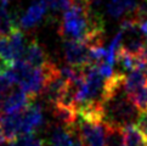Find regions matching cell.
Returning a JSON list of instances; mask_svg holds the SVG:
<instances>
[{
	"mask_svg": "<svg viewBox=\"0 0 147 146\" xmlns=\"http://www.w3.org/2000/svg\"><path fill=\"white\" fill-rule=\"evenodd\" d=\"M76 130L83 146H106L107 124L101 119L86 118L78 114Z\"/></svg>",
	"mask_w": 147,
	"mask_h": 146,
	"instance_id": "cell-1",
	"label": "cell"
},
{
	"mask_svg": "<svg viewBox=\"0 0 147 146\" xmlns=\"http://www.w3.org/2000/svg\"><path fill=\"white\" fill-rule=\"evenodd\" d=\"M91 45L83 40L67 39L63 43L65 59L68 66L84 68L89 65V54Z\"/></svg>",
	"mask_w": 147,
	"mask_h": 146,
	"instance_id": "cell-2",
	"label": "cell"
},
{
	"mask_svg": "<svg viewBox=\"0 0 147 146\" xmlns=\"http://www.w3.org/2000/svg\"><path fill=\"white\" fill-rule=\"evenodd\" d=\"M24 49L26 38L20 29L9 36H0V55L5 59L16 62L22 57Z\"/></svg>",
	"mask_w": 147,
	"mask_h": 146,
	"instance_id": "cell-3",
	"label": "cell"
},
{
	"mask_svg": "<svg viewBox=\"0 0 147 146\" xmlns=\"http://www.w3.org/2000/svg\"><path fill=\"white\" fill-rule=\"evenodd\" d=\"M22 137L24 135H34L44 124L43 107L36 102H30L22 112Z\"/></svg>",
	"mask_w": 147,
	"mask_h": 146,
	"instance_id": "cell-4",
	"label": "cell"
},
{
	"mask_svg": "<svg viewBox=\"0 0 147 146\" xmlns=\"http://www.w3.org/2000/svg\"><path fill=\"white\" fill-rule=\"evenodd\" d=\"M32 102V99L22 88H12L3 102L4 114L18 113Z\"/></svg>",
	"mask_w": 147,
	"mask_h": 146,
	"instance_id": "cell-5",
	"label": "cell"
},
{
	"mask_svg": "<svg viewBox=\"0 0 147 146\" xmlns=\"http://www.w3.org/2000/svg\"><path fill=\"white\" fill-rule=\"evenodd\" d=\"M46 12H48V6L44 3V0H35L29 5L24 14L21 16L18 21L20 27L26 30L34 28L44 18Z\"/></svg>",
	"mask_w": 147,
	"mask_h": 146,
	"instance_id": "cell-6",
	"label": "cell"
},
{
	"mask_svg": "<svg viewBox=\"0 0 147 146\" xmlns=\"http://www.w3.org/2000/svg\"><path fill=\"white\" fill-rule=\"evenodd\" d=\"M22 112V111H21ZM21 112L13 114H4L0 117V128H1L6 141L12 143L22 137V116Z\"/></svg>",
	"mask_w": 147,
	"mask_h": 146,
	"instance_id": "cell-7",
	"label": "cell"
},
{
	"mask_svg": "<svg viewBox=\"0 0 147 146\" xmlns=\"http://www.w3.org/2000/svg\"><path fill=\"white\" fill-rule=\"evenodd\" d=\"M20 60H23L26 64H28L33 67H44L50 62L48 56H46L44 48L35 39H32L26 45L23 55Z\"/></svg>",
	"mask_w": 147,
	"mask_h": 146,
	"instance_id": "cell-8",
	"label": "cell"
},
{
	"mask_svg": "<svg viewBox=\"0 0 147 146\" xmlns=\"http://www.w3.org/2000/svg\"><path fill=\"white\" fill-rule=\"evenodd\" d=\"M107 15L112 18H120L123 16H131L138 5L135 0H106L105 1Z\"/></svg>",
	"mask_w": 147,
	"mask_h": 146,
	"instance_id": "cell-9",
	"label": "cell"
},
{
	"mask_svg": "<svg viewBox=\"0 0 147 146\" xmlns=\"http://www.w3.org/2000/svg\"><path fill=\"white\" fill-rule=\"evenodd\" d=\"M122 133H123V146H147L146 137L138 129L135 124L123 128Z\"/></svg>",
	"mask_w": 147,
	"mask_h": 146,
	"instance_id": "cell-10",
	"label": "cell"
},
{
	"mask_svg": "<svg viewBox=\"0 0 147 146\" xmlns=\"http://www.w3.org/2000/svg\"><path fill=\"white\" fill-rule=\"evenodd\" d=\"M20 29V23L5 6L0 7V36H9Z\"/></svg>",
	"mask_w": 147,
	"mask_h": 146,
	"instance_id": "cell-11",
	"label": "cell"
},
{
	"mask_svg": "<svg viewBox=\"0 0 147 146\" xmlns=\"http://www.w3.org/2000/svg\"><path fill=\"white\" fill-rule=\"evenodd\" d=\"M128 96L134 102V105L140 110V112L147 111V80L144 84L128 93Z\"/></svg>",
	"mask_w": 147,
	"mask_h": 146,
	"instance_id": "cell-12",
	"label": "cell"
},
{
	"mask_svg": "<svg viewBox=\"0 0 147 146\" xmlns=\"http://www.w3.org/2000/svg\"><path fill=\"white\" fill-rule=\"evenodd\" d=\"M48 6V11L52 15V17H57L59 14H62L69 9L72 5V0H44Z\"/></svg>",
	"mask_w": 147,
	"mask_h": 146,
	"instance_id": "cell-13",
	"label": "cell"
},
{
	"mask_svg": "<svg viewBox=\"0 0 147 146\" xmlns=\"http://www.w3.org/2000/svg\"><path fill=\"white\" fill-rule=\"evenodd\" d=\"M9 146H45V140L36 138L35 135H24L10 143Z\"/></svg>",
	"mask_w": 147,
	"mask_h": 146,
	"instance_id": "cell-14",
	"label": "cell"
},
{
	"mask_svg": "<svg viewBox=\"0 0 147 146\" xmlns=\"http://www.w3.org/2000/svg\"><path fill=\"white\" fill-rule=\"evenodd\" d=\"M135 126L138 127V129L145 135V137H147V111L140 112L139 118H138V121H136Z\"/></svg>",
	"mask_w": 147,
	"mask_h": 146,
	"instance_id": "cell-15",
	"label": "cell"
},
{
	"mask_svg": "<svg viewBox=\"0 0 147 146\" xmlns=\"http://www.w3.org/2000/svg\"><path fill=\"white\" fill-rule=\"evenodd\" d=\"M13 65H15L13 61L5 59L4 56L0 55V77L5 76L6 73H9L10 71H11L12 67H13Z\"/></svg>",
	"mask_w": 147,
	"mask_h": 146,
	"instance_id": "cell-16",
	"label": "cell"
},
{
	"mask_svg": "<svg viewBox=\"0 0 147 146\" xmlns=\"http://www.w3.org/2000/svg\"><path fill=\"white\" fill-rule=\"evenodd\" d=\"M139 26H140V29L141 32H142L145 39L147 41V20H144V21H140L139 22Z\"/></svg>",
	"mask_w": 147,
	"mask_h": 146,
	"instance_id": "cell-17",
	"label": "cell"
},
{
	"mask_svg": "<svg viewBox=\"0 0 147 146\" xmlns=\"http://www.w3.org/2000/svg\"><path fill=\"white\" fill-rule=\"evenodd\" d=\"M11 1V0H0V3H1V5L3 6H6V5Z\"/></svg>",
	"mask_w": 147,
	"mask_h": 146,
	"instance_id": "cell-18",
	"label": "cell"
}]
</instances>
